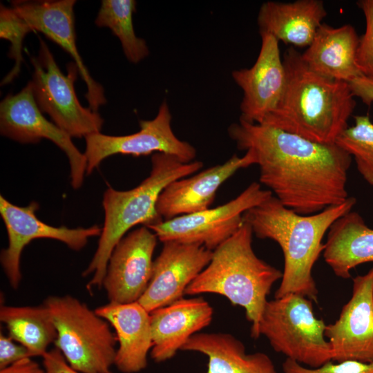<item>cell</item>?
<instances>
[{
  "instance_id": "1",
  "label": "cell",
  "mask_w": 373,
  "mask_h": 373,
  "mask_svg": "<svg viewBox=\"0 0 373 373\" xmlns=\"http://www.w3.org/2000/svg\"><path fill=\"white\" fill-rule=\"evenodd\" d=\"M227 131L238 149L251 153L260 182L287 208L312 215L349 198L346 184L352 157L335 143H317L241 119Z\"/></svg>"
},
{
  "instance_id": "2",
  "label": "cell",
  "mask_w": 373,
  "mask_h": 373,
  "mask_svg": "<svg viewBox=\"0 0 373 373\" xmlns=\"http://www.w3.org/2000/svg\"><path fill=\"white\" fill-rule=\"evenodd\" d=\"M285 86L275 109L262 123L321 143L333 144L347 128L356 101L345 82L312 71L294 48L283 55Z\"/></svg>"
},
{
  "instance_id": "3",
  "label": "cell",
  "mask_w": 373,
  "mask_h": 373,
  "mask_svg": "<svg viewBox=\"0 0 373 373\" xmlns=\"http://www.w3.org/2000/svg\"><path fill=\"white\" fill-rule=\"evenodd\" d=\"M356 200L350 197L312 215H300L272 195L243 214L253 233L278 244L284 256V269L274 298L294 293L317 301L318 289L313 267L323 254V239L332 223L352 211Z\"/></svg>"
},
{
  "instance_id": "4",
  "label": "cell",
  "mask_w": 373,
  "mask_h": 373,
  "mask_svg": "<svg viewBox=\"0 0 373 373\" xmlns=\"http://www.w3.org/2000/svg\"><path fill=\"white\" fill-rule=\"evenodd\" d=\"M203 166L200 161L185 163L162 153L151 157L149 175L139 185L128 191L108 187L103 195L104 222L96 251L82 276L93 274L86 288H100L110 256L126 232L137 224L149 227L163 221L157 211L158 198L172 182L192 175Z\"/></svg>"
},
{
  "instance_id": "5",
  "label": "cell",
  "mask_w": 373,
  "mask_h": 373,
  "mask_svg": "<svg viewBox=\"0 0 373 373\" xmlns=\"http://www.w3.org/2000/svg\"><path fill=\"white\" fill-rule=\"evenodd\" d=\"M253 231L242 227L215 250L209 265L187 287L185 294L212 293L227 298L245 310L251 336H260L259 325L274 284L283 272L258 258L252 247Z\"/></svg>"
},
{
  "instance_id": "6",
  "label": "cell",
  "mask_w": 373,
  "mask_h": 373,
  "mask_svg": "<svg viewBox=\"0 0 373 373\" xmlns=\"http://www.w3.org/2000/svg\"><path fill=\"white\" fill-rule=\"evenodd\" d=\"M43 305L57 330L55 347L68 365L80 373L110 372L117 342L110 324L70 295L48 296Z\"/></svg>"
},
{
  "instance_id": "7",
  "label": "cell",
  "mask_w": 373,
  "mask_h": 373,
  "mask_svg": "<svg viewBox=\"0 0 373 373\" xmlns=\"http://www.w3.org/2000/svg\"><path fill=\"white\" fill-rule=\"evenodd\" d=\"M326 325L316 317L312 300L291 293L267 300L259 332L286 358L316 368L332 361V348L325 336Z\"/></svg>"
},
{
  "instance_id": "8",
  "label": "cell",
  "mask_w": 373,
  "mask_h": 373,
  "mask_svg": "<svg viewBox=\"0 0 373 373\" xmlns=\"http://www.w3.org/2000/svg\"><path fill=\"white\" fill-rule=\"evenodd\" d=\"M30 61L34 68L30 82L40 111L71 137L101 132L103 118L89 107H84L77 99L74 83L79 73L76 64H68L67 74L63 73L41 38L38 54L31 57Z\"/></svg>"
},
{
  "instance_id": "9",
  "label": "cell",
  "mask_w": 373,
  "mask_h": 373,
  "mask_svg": "<svg viewBox=\"0 0 373 373\" xmlns=\"http://www.w3.org/2000/svg\"><path fill=\"white\" fill-rule=\"evenodd\" d=\"M273 195L252 182L229 202L205 210L163 220L147 227L162 242L173 241L203 246L213 251L243 224V214Z\"/></svg>"
},
{
  "instance_id": "10",
  "label": "cell",
  "mask_w": 373,
  "mask_h": 373,
  "mask_svg": "<svg viewBox=\"0 0 373 373\" xmlns=\"http://www.w3.org/2000/svg\"><path fill=\"white\" fill-rule=\"evenodd\" d=\"M171 120L170 108L164 100L153 119L140 120V130L135 133L116 136L99 132L86 136L84 153L87 162L86 175L91 174L104 160L116 154L138 157L162 153L185 163L193 162L195 149L177 137Z\"/></svg>"
},
{
  "instance_id": "11",
  "label": "cell",
  "mask_w": 373,
  "mask_h": 373,
  "mask_svg": "<svg viewBox=\"0 0 373 373\" xmlns=\"http://www.w3.org/2000/svg\"><path fill=\"white\" fill-rule=\"evenodd\" d=\"M0 133L21 144H35L42 139L52 142L68 157L73 188L82 186L87 169L86 157L67 133L44 117L35 100L30 81L18 93L1 102Z\"/></svg>"
},
{
  "instance_id": "12",
  "label": "cell",
  "mask_w": 373,
  "mask_h": 373,
  "mask_svg": "<svg viewBox=\"0 0 373 373\" xmlns=\"http://www.w3.org/2000/svg\"><path fill=\"white\" fill-rule=\"evenodd\" d=\"M39 205L31 202L19 207L0 196V214L5 224L8 244L1 252L0 261L10 286L17 289L21 280V256L24 247L37 238H49L66 244L74 251H79L92 237L100 236L102 228L93 225L87 228L53 227L40 220L36 215Z\"/></svg>"
},
{
  "instance_id": "13",
  "label": "cell",
  "mask_w": 373,
  "mask_h": 373,
  "mask_svg": "<svg viewBox=\"0 0 373 373\" xmlns=\"http://www.w3.org/2000/svg\"><path fill=\"white\" fill-rule=\"evenodd\" d=\"M332 361L373 363V266L353 278L350 299L338 319L326 325Z\"/></svg>"
},
{
  "instance_id": "14",
  "label": "cell",
  "mask_w": 373,
  "mask_h": 373,
  "mask_svg": "<svg viewBox=\"0 0 373 373\" xmlns=\"http://www.w3.org/2000/svg\"><path fill=\"white\" fill-rule=\"evenodd\" d=\"M157 238L142 226L125 235L114 248L102 286L109 303L137 302L151 280Z\"/></svg>"
},
{
  "instance_id": "15",
  "label": "cell",
  "mask_w": 373,
  "mask_h": 373,
  "mask_svg": "<svg viewBox=\"0 0 373 373\" xmlns=\"http://www.w3.org/2000/svg\"><path fill=\"white\" fill-rule=\"evenodd\" d=\"M213 251L194 244L163 242L153 260L149 285L137 301L149 313L183 298L187 287L209 265Z\"/></svg>"
},
{
  "instance_id": "16",
  "label": "cell",
  "mask_w": 373,
  "mask_h": 373,
  "mask_svg": "<svg viewBox=\"0 0 373 373\" xmlns=\"http://www.w3.org/2000/svg\"><path fill=\"white\" fill-rule=\"evenodd\" d=\"M260 35L261 47L254 64L231 73L233 81L243 92L240 119L258 124L276 107L286 82L279 41L269 34Z\"/></svg>"
},
{
  "instance_id": "17",
  "label": "cell",
  "mask_w": 373,
  "mask_h": 373,
  "mask_svg": "<svg viewBox=\"0 0 373 373\" xmlns=\"http://www.w3.org/2000/svg\"><path fill=\"white\" fill-rule=\"evenodd\" d=\"M75 0L12 1L11 5L33 30L43 33L59 45L74 60L84 81L85 97L89 108L97 112L106 103L104 90L90 75L77 48L75 27Z\"/></svg>"
},
{
  "instance_id": "18",
  "label": "cell",
  "mask_w": 373,
  "mask_h": 373,
  "mask_svg": "<svg viewBox=\"0 0 373 373\" xmlns=\"http://www.w3.org/2000/svg\"><path fill=\"white\" fill-rule=\"evenodd\" d=\"M256 164L249 151L233 155L225 162L168 184L160 193L157 211L163 220L209 209L220 186L238 170Z\"/></svg>"
},
{
  "instance_id": "19",
  "label": "cell",
  "mask_w": 373,
  "mask_h": 373,
  "mask_svg": "<svg viewBox=\"0 0 373 373\" xmlns=\"http://www.w3.org/2000/svg\"><path fill=\"white\" fill-rule=\"evenodd\" d=\"M213 313L202 297L182 298L151 312V358L157 363L173 358L192 336L209 326Z\"/></svg>"
},
{
  "instance_id": "20",
  "label": "cell",
  "mask_w": 373,
  "mask_h": 373,
  "mask_svg": "<svg viewBox=\"0 0 373 373\" xmlns=\"http://www.w3.org/2000/svg\"><path fill=\"white\" fill-rule=\"evenodd\" d=\"M95 313L115 330L119 343L115 365L123 373H136L147 366L153 347L150 313L137 301L97 307Z\"/></svg>"
},
{
  "instance_id": "21",
  "label": "cell",
  "mask_w": 373,
  "mask_h": 373,
  "mask_svg": "<svg viewBox=\"0 0 373 373\" xmlns=\"http://www.w3.org/2000/svg\"><path fill=\"white\" fill-rule=\"evenodd\" d=\"M358 41L356 31L350 24L333 28L322 23L301 58L314 73L349 83L363 76L356 64Z\"/></svg>"
},
{
  "instance_id": "22",
  "label": "cell",
  "mask_w": 373,
  "mask_h": 373,
  "mask_svg": "<svg viewBox=\"0 0 373 373\" xmlns=\"http://www.w3.org/2000/svg\"><path fill=\"white\" fill-rule=\"evenodd\" d=\"M326 15L321 0L269 1L261 5L257 22L260 33L269 34L278 41L303 48L309 46Z\"/></svg>"
},
{
  "instance_id": "23",
  "label": "cell",
  "mask_w": 373,
  "mask_h": 373,
  "mask_svg": "<svg viewBox=\"0 0 373 373\" xmlns=\"http://www.w3.org/2000/svg\"><path fill=\"white\" fill-rule=\"evenodd\" d=\"M323 256L336 276L350 278L352 269L373 262V229L358 213L349 211L329 227Z\"/></svg>"
},
{
  "instance_id": "24",
  "label": "cell",
  "mask_w": 373,
  "mask_h": 373,
  "mask_svg": "<svg viewBox=\"0 0 373 373\" xmlns=\"http://www.w3.org/2000/svg\"><path fill=\"white\" fill-rule=\"evenodd\" d=\"M208 358L205 373H277L268 355L247 354L244 344L227 333H197L182 348Z\"/></svg>"
},
{
  "instance_id": "25",
  "label": "cell",
  "mask_w": 373,
  "mask_h": 373,
  "mask_svg": "<svg viewBox=\"0 0 373 373\" xmlns=\"http://www.w3.org/2000/svg\"><path fill=\"white\" fill-rule=\"evenodd\" d=\"M0 320L8 336L26 347L32 356H43L57 338V330L48 309L39 306L1 305Z\"/></svg>"
},
{
  "instance_id": "26",
  "label": "cell",
  "mask_w": 373,
  "mask_h": 373,
  "mask_svg": "<svg viewBox=\"0 0 373 373\" xmlns=\"http://www.w3.org/2000/svg\"><path fill=\"white\" fill-rule=\"evenodd\" d=\"M136 5L134 0H103L95 19L96 26L108 28L119 39L126 58L132 64L149 55L146 41L136 35L133 28Z\"/></svg>"
},
{
  "instance_id": "27",
  "label": "cell",
  "mask_w": 373,
  "mask_h": 373,
  "mask_svg": "<svg viewBox=\"0 0 373 373\" xmlns=\"http://www.w3.org/2000/svg\"><path fill=\"white\" fill-rule=\"evenodd\" d=\"M354 119V125L342 131L334 143L354 157L357 170L373 186V123L367 115Z\"/></svg>"
},
{
  "instance_id": "28",
  "label": "cell",
  "mask_w": 373,
  "mask_h": 373,
  "mask_svg": "<svg viewBox=\"0 0 373 373\" xmlns=\"http://www.w3.org/2000/svg\"><path fill=\"white\" fill-rule=\"evenodd\" d=\"M34 31L30 25L13 8L0 6V37L10 42L8 57L15 61L14 66L2 79L1 86L12 82L21 71L23 41L26 35Z\"/></svg>"
},
{
  "instance_id": "29",
  "label": "cell",
  "mask_w": 373,
  "mask_h": 373,
  "mask_svg": "<svg viewBox=\"0 0 373 373\" xmlns=\"http://www.w3.org/2000/svg\"><path fill=\"white\" fill-rule=\"evenodd\" d=\"M365 18V31L359 37L356 64L363 76L373 79V0L357 2Z\"/></svg>"
},
{
  "instance_id": "30",
  "label": "cell",
  "mask_w": 373,
  "mask_h": 373,
  "mask_svg": "<svg viewBox=\"0 0 373 373\" xmlns=\"http://www.w3.org/2000/svg\"><path fill=\"white\" fill-rule=\"evenodd\" d=\"M283 373H373V363L344 361L333 363L332 361L316 368L304 366L286 358L283 363Z\"/></svg>"
},
{
  "instance_id": "31",
  "label": "cell",
  "mask_w": 373,
  "mask_h": 373,
  "mask_svg": "<svg viewBox=\"0 0 373 373\" xmlns=\"http://www.w3.org/2000/svg\"><path fill=\"white\" fill-rule=\"evenodd\" d=\"M32 357L29 350L8 335L0 334V369L24 358Z\"/></svg>"
},
{
  "instance_id": "32",
  "label": "cell",
  "mask_w": 373,
  "mask_h": 373,
  "mask_svg": "<svg viewBox=\"0 0 373 373\" xmlns=\"http://www.w3.org/2000/svg\"><path fill=\"white\" fill-rule=\"evenodd\" d=\"M42 358L43 367L46 373H80L68 365L61 352L56 347L48 351Z\"/></svg>"
},
{
  "instance_id": "33",
  "label": "cell",
  "mask_w": 373,
  "mask_h": 373,
  "mask_svg": "<svg viewBox=\"0 0 373 373\" xmlns=\"http://www.w3.org/2000/svg\"><path fill=\"white\" fill-rule=\"evenodd\" d=\"M354 97L370 106L373 103V79L361 76L348 83Z\"/></svg>"
},
{
  "instance_id": "34",
  "label": "cell",
  "mask_w": 373,
  "mask_h": 373,
  "mask_svg": "<svg viewBox=\"0 0 373 373\" xmlns=\"http://www.w3.org/2000/svg\"><path fill=\"white\" fill-rule=\"evenodd\" d=\"M31 358H22L8 367L0 369V373H46L44 367H41Z\"/></svg>"
}]
</instances>
